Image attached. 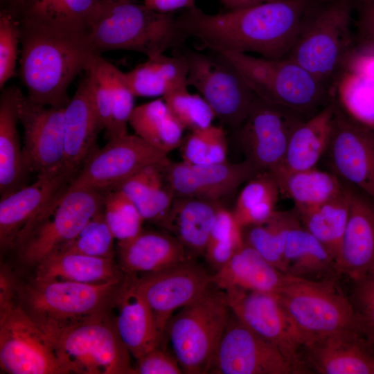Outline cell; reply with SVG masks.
<instances>
[{
    "label": "cell",
    "mask_w": 374,
    "mask_h": 374,
    "mask_svg": "<svg viewBox=\"0 0 374 374\" xmlns=\"http://www.w3.org/2000/svg\"><path fill=\"white\" fill-rule=\"evenodd\" d=\"M316 6L314 0H269L215 15L194 6L177 19L188 38L208 50L281 59L294 47Z\"/></svg>",
    "instance_id": "6da1fadb"
},
{
    "label": "cell",
    "mask_w": 374,
    "mask_h": 374,
    "mask_svg": "<svg viewBox=\"0 0 374 374\" xmlns=\"http://www.w3.org/2000/svg\"><path fill=\"white\" fill-rule=\"evenodd\" d=\"M19 24V76L35 103L65 108L68 88L98 55L87 33H71Z\"/></svg>",
    "instance_id": "7a4b0ae2"
},
{
    "label": "cell",
    "mask_w": 374,
    "mask_h": 374,
    "mask_svg": "<svg viewBox=\"0 0 374 374\" xmlns=\"http://www.w3.org/2000/svg\"><path fill=\"white\" fill-rule=\"evenodd\" d=\"M87 35L98 55L127 50L147 57L179 48L188 39L174 12H158L130 0H100Z\"/></svg>",
    "instance_id": "3957f363"
},
{
    "label": "cell",
    "mask_w": 374,
    "mask_h": 374,
    "mask_svg": "<svg viewBox=\"0 0 374 374\" xmlns=\"http://www.w3.org/2000/svg\"><path fill=\"white\" fill-rule=\"evenodd\" d=\"M38 326L66 374H135L112 312L67 323Z\"/></svg>",
    "instance_id": "277c9868"
},
{
    "label": "cell",
    "mask_w": 374,
    "mask_h": 374,
    "mask_svg": "<svg viewBox=\"0 0 374 374\" xmlns=\"http://www.w3.org/2000/svg\"><path fill=\"white\" fill-rule=\"evenodd\" d=\"M312 12L287 57L299 64L335 96V87L355 44L353 0H332Z\"/></svg>",
    "instance_id": "5b68a950"
},
{
    "label": "cell",
    "mask_w": 374,
    "mask_h": 374,
    "mask_svg": "<svg viewBox=\"0 0 374 374\" xmlns=\"http://www.w3.org/2000/svg\"><path fill=\"white\" fill-rule=\"evenodd\" d=\"M231 314L225 291L212 282L170 317L164 338L184 373H209Z\"/></svg>",
    "instance_id": "8992f818"
},
{
    "label": "cell",
    "mask_w": 374,
    "mask_h": 374,
    "mask_svg": "<svg viewBox=\"0 0 374 374\" xmlns=\"http://www.w3.org/2000/svg\"><path fill=\"white\" fill-rule=\"evenodd\" d=\"M217 53L234 64L258 97L305 119L317 114L335 98L310 72L288 57L269 59L247 53Z\"/></svg>",
    "instance_id": "52a82bcc"
},
{
    "label": "cell",
    "mask_w": 374,
    "mask_h": 374,
    "mask_svg": "<svg viewBox=\"0 0 374 374\" xmlns=\"http://www.w3.org/2000/svg\"><path fill=\"white\" fill-rule=\"evenodd\" d=\"M336 283L337 278L312 280L287 275L276 294L303 347L330 336L361 333L352 303Z\"/></svg>",
    "instance_id": "ba28073f"
},
{
    "label": "cell",
    "mask_w": 374,
    "mask_h": 374,
    "mask_svg": "<svg viewBox=\"0 0 374 374\" xmlns=\"http://www.w3.org/2000/svg\"><path fill=\"white\" fill-rule=\"evenodd\" d=\"M66 187L20 233L15 249L24 264L35 267L60 251L104 208L105 193L89 188L65 191Z\"/></svg>",
    "instance_id": "9c48e42d"
},
{
    "label": "cell",
    "mask_w": 374,
    "mask_h": 374,
    "mask_svg": "<svg viewBox=\"0 0 374 374\" xmlns=\"http://www.w3.org/2000/svg\"><path fill=\"white\" fill-rule=\"evenodd\" d=\"M15 278H0V366L10 374H66L45 333L19 301Z\"/></svg>",
    "instance_id": "30bf717a"
},
{
    "label": "cell",
    "mask_w": 374,
    "mask_h": 374,
    "mask_svg": "<svg viewBox=\"0 0 374 374\" xmlns=\"http://www.w3.org/2000/svg\"><path fill=\"white\" fill-rule=\"evenodd\" d=\"M124 278L98 284L34 278L14 283L19 301L37 325L60 324L112 312Z\"/></svg>",
    "instance_id": "8fae6325"
},
{
    "label": "cell",
    "mask_w": 374,
    "mask_h": 374,
    "mask_svg": "<svg viewBox=\"0 0 374 374\" xmlns=\"http://www.w3.org/2000/svg\"><path fill=\"white\" fill-rule=\"evenodd\" d=\"M187 64V83L195 88L215 118L231 130L244 120L256 94L234 64L224 55L202 53L182 46L174 49Z\"/></svg>",
    "instance_id": "7c38bea8"
},
{
    "label": "cell",
    "mask_w": 374,
    "mask_h": 374,
    "mask_svg": "<svg viewBox=\"0 0 374 374\" xmlns=\"http://www.w3.org/2000/svg\"><path fill=\"white\" fill-rule=\"evenodd\" d=\"M305 120L256 96L244 120L233 132L245 160L258 172L272 173L282 166L292 133Z\"/></svg>",
    "instance_id": "4fadbf2b"
},
{
    "label": "cell",
    "mask_w": 374,
    "mask_h": 374,
    "mask_svg": "<svg viewBox=\"0 0 374 374\" xmlns=\"http://www.w3.org/2000/svg\"><path fill=\"white\" fill-rule=\"evenodd\" d=\"M167 159V154L136 134L114 138L91 152L65 191L89 188L107 193L145 167Z\"/></svg>",
    "instance_id": "5bb4252c"
},
{
    "label": "cell",
    "mask_w": 374,
    "mask_h": 374,
    "mask_svg": "<svg viewBox=\"0 0 374 374\" xmlns=\"http://www.w3.org/2000/svg\"><path fill=\"white\" fill-rule=\"evenodd\" d=\"M224 290L232 313L244 325L276 346L300 374L311 373L301 355L303 339L276 294L238 288Z\"/></svg>",
    "instance_id": "9a60e30c"
},
{
    "label": "cell",
    "mask_w": 374,
    "mask_h": 374,
    "mask_svg": "<svg viewBox=\"0 0 374 374\" xmlns=\"http://www.w3.org/2000/svg\"><path fill=\"white\" fill-rule=\"evenodd\" d=\"M323 157L330 172L374 199V129L350 116L336 99Z\"/></svg>",
    "instance_id": "2e32d148"
},
{
    "label": "cell",
    "mask_w": 374,
    "mask_h": 374,
    "mask_svg": "<svg viewBox=\"0 0 374 374\" xmlns=\"http://www.w3.org/2000/svg\"><path fill=\"white\" fill-rule=\"evenodd\" d=\"M209 373L300 374V372L276 346L253 332L232 313Z\"/></svg>",
    "instance_id": "e0dca14e"
},
{
    "label": "cell",
    "mask_w": 374,
    "mask_h": 374,
    "mask_svg": "<svg viewBox=\"0 0 374 374\" xmlns=\"http://www.w3.org/2000/svg\"><path fill=\"white\" fill-rule=\"evenodd\" d=\"M64 111L21 96L19 118L24 129V160L28 171L37 177L69 172L64 167Z\"/></svg>",
    "instance_id": "ac0fdd59"
},
{
    "label": "cell",
    "mask_w": 374,
    "mask_h": 374,
    "mask_svg": "<svg viewBox=\"0 0 374 374\" xmlns=\"http://www.w3.org/2000/svg\"><path fill=\"white\" fill-rule=\"evenodd\" d=\"M134 278L163 339L166 325L175 311L193 301L213 282V274L193 258L161 271Z\"/></svg>",
    "instance_id": "d6986e66"
},
{
    "label": "cell",
    "mask_w": 374,
    "mask_h": 374,
    "mask_svg": "<svg viewBox=\"0 0 374 374\" xmlns=\"http://www.w3.org/2000/svg\"><path fill=\"white\" fill-rule=\"evenodd\" d=\"M248 161L206 165L183 161L167 164L168 180L175 197L219 202L258 174Z\"/></svg>",
    "instance_id": "ffe728a7"
},
{
    "label": "cell",
    "mask_w": 374,
    "mask_h": 374,
    "mask_svg": "<svg viewBox=\"0 0 374 374\" xmlns=\"http://www.w3.org/2000/svg\"><path fill=\"white\" fill-rule=\"evenodd\" d=\"M343 182L350 211L336 264L338 274L353 280L374 271V199Z\"/></svg>",
    "instance_id": "44dd1931"
},
{
    "label": "cell",
    "mask_w": 374,
    "mask_h": 374,
    "mask_svg": "<svg viewBox=\"0 0 374 374\" xmlns=\"http://www.w3.org/2000/svg\"><path fill=\"white\" fill-rule=\"evenodd\" d=\"M74 178L69 172L39 176L30 186L1 198L0 245L3 251L15 249L22 231L47 204Z\"/></svg>",
    "instance_id": "7402d4cb"
},
{
    "label": "cell",
    "mask_w": 374,
    "mask_h": 374,
    "mask_svg": "<svg viewBox=\"0 0 374 374\" xmlns=\"http://www.w3.org/2000/svg\"><path fill=\"white\" fill-rule=\"evenodd\" d=\"M117 332L131 355L141 357L163 342L153 314L137 289L134 276L125 275L115 299Z\"/></svg>",
    "instance_id": "603a6c76"
},
{
    "label": "cell",
    "mask_w": 374,
    "mask_h": 374,
    "mask_svg": "<svg viewBox=\"0 0 374 374\" xmlns=\"http://www.w3.org/2000/svg\"><path fill=\"white\" fill-rule=\"evenodd\" d=\"M305 362L321 374H374V347L357 332L305 345Z\"/></svg>",
    "instance_id": "cb8c5ba5"
},
{
    "label": "cell",
    "mask_w": 374,
    "mask_h": 374,
    "mask_svg": "<svg viewBox=\"0 0 374 374\" xmlns=\"http://www.w3.org/2000/svg\"><path fill=\"white\" fill-rule=\"evenodd\" d=\"M64 167L75 176L96 148L98 134L103 130L86 75L64 108Z\"/></svg>",
    "instance_id": "d4e9b609"
},
{
    "label": "cell",
    "mask_w": 374,
    "mask_h": 374,
    "mask_svg": "<svg viewBox=\"0 0 374 374\" xmlns=\"http://www.w3.org/2000/svg\"><path fill=\"white\" fill-rule=\"evenodd\" d=\"M118 255L122 271L131 276L155 273L191 258L168 232L143 229L131 239L118 241Z\"/></svg>",
    "instance_id": "484cf974"
},
{
    "label": "cell",
    "mask_w": 374,
    "mask_h": 374,
    "mask_svg": "<svg viewBox=\"0 0 374 374\" xmlns=\"http://www.w3.org/2000/svg\"><path fill=\"white\" fill-rule=\"evenodd\" d=\"M100 0H12L3 6L19 23L85 34Z\"/></svg>",
    "instance_id": "4316f807"
},
{
    "label": "cell",
    "mask_w": 374,
    "mask_h": 374,
    "mask_svg": "<svg viewBox=\"0 0 374 374\" xmlns=\"http://www.w3.org/2000/svg\"><path fill=\"white\" fill-rule=\"evenodd\" d=\"M0 96V195L1 199L26 186L30 172L21 147L17 123L22 92L15 86L3 88Z\"/></svg>",
    "instance_id": "83f0119b"
},
{
    "label": "cell",
    "mask_w": 374,
    "mask_h": 374,
    "mask_svg": "<svg viewBox=\"0 0 374 374\" xmlns=\"http://www.w3.org/2000/svg\"><path fill=\"white\" fill-rule=\"evenodd\" d=\"M221 206L219 202L175 197L158 225L175 236L191 258L204 255Z\"/></svg>",
    "instance_id": "f1b7e54d"
},
{
    "label": "cell",
    "mask_w": 374,
    "mask_h": 374,
    "mask_svg": "<svg viewBox=\"0 0 374 374\" xmlns=\"http://www.w3.org/2000/svg\"><path fill=\"white\" fill-rule=\"evenodd\" d=\"M287 276L244 243L229 262L213 274V282L223 290L238 288L276 294Z\"/></svg>",
    "instance_id": "f546056e"
},
{
    "label": "cell",
    "mask_w": 374,
    "mask_h": 374,
    "mask_svg": "<svg viewBox=\"0 0 374 374\" xmlns=\"http://www.w3.org/2000/svg\"><path fill=\"white\" fill-rule=\"evenodd\" d=\"M34 279L69 280L98 284L125 277L114 257H95L71 252H58L44 258L35 266Z\"/></svg>",
    "instance_id": "4dcf8cb0"
},
{
    "label": "cell",
    "mask_w": 374,
    "mask_h": 374,
    "mask_svg": "<svg viewBox=\"0 0 374 374\" xmlns=\"http://www.w3.org/2000/svg\"><path fill=\"white\" fill-rule=\"evenodd\" d=\"M283 271L292 276L312 280L337 279L339 276L335 259L301 222L288 233Z\"/></svg>",
    "instance_id": "1f68e13d"
},
{
    "label": "cell",
    "mask_w": 374,
    "mask_h": 374,
    "mask_svg": "<svg viewBox=\"0 0 374 374\" xmlns=\"http://www.w3.org/2000/svg\"><path fill=\"white\" fill-rule=\"evenodd\" d=\"M335 107V98L296 127L290 139L282 166L272 173L300 171L316 167L329 143Z\"/></svg>",
    "instance_id": "d6a6232c"
},
{
    "label": "cell",
    "mask_w": 374,
    "mask_h": 374,
    "mask_svg": "<svg viewBox=\"0 0 374 374\" xmlns=\"http://www.w3.org/2000/svg\"><path fill=\"white\" fill-rule=\"evenodd\" d=\"M169 161L167 159L145 167L116 188L133 202L145 220L157 224L175 198L167 174Z\"/></svg>",
    "instance_id": "836d02e7"
},
{
    "label": "cell",
    "mask_w": 374,
    "mask_h": 374,
    "mask_svg": "<svg viewBox=\"0 0 374 374\" xmlns=\"http://www.w3.org/2000/svg\"><path fill=\"white\" fill-rule=\"evenodd\" d=\"M172 56L159 54L125 73L135 96L163 97L187 83L188 68L184 57L175 50Z\"/></svg>",
    "instance_id": "e575fe53"
},
{
    "label": "cell",
    "mask_w": 374,
    "mask_h": 374,
    "mask_svg": "<svg viewBox=\"0 0 374 374\" xmlns=\"http://www.w3.org/2000/svg\"><path fill=\"white\" fill-rule=\"evenodd\" d=\"M271 174L277 181L280 195L293 201L296 213L328 202L339 195L344 190L343 184L337 176L316 167Z\"/></svg>",
    "instance_id": "d590c367"
},
{
    "label": "cell",
    "mask_w": 374,
    "mask_h": 374,
    "mask_svg": "<svg viewBox=\"0 0 374 374\" xmlns=\"http://www.w3.org/2000/svg\"><path fill=\"white\" fill-rule=\"evenodd\" d=\"M129 124L135 134L165 154L179 148L185 128L163 98L134 107Z\"/></svg>",
    "instance_id": "8d00e7d4"
},
{
    "label": "cell",
    "mask_w": 374,
    "mask_h": 374,
    "mask_svg": "<svg viewBox=\"0 0 374 374\" xmlns=\"http://www.w3.org/2000/svg\"><path fill=\"white\" fill-rule=\"evenodd\" d=\"M343 192L320 205L296 213L302 226L317 238L337 261L350 211L349 195Z\"/></svg>",
    "instance_id": "74e56055"
},
{
    "label": "cell",
    "mask_w": 374,
    "mask_h": 374,
    "mask_svg": "<svg viewBox=\"0 0 374 374\" xmlns=\"http://www.w3.org/2000/svg\"><path fill=\"white\" fill-rule=\"evenodd\" d=\"M279 195L278 185L270 172H260L248 180L231 211L240 227L267 220L276 211Z\"/></svg>",
    "instance_id": "f35d334b"
},
{
    "label": "cell",
    "mask_w": 374,
    "mask_h": 374,
    "mask_svg": "<svg viewBox=\"0 0 374 374\" xmlns=\"http://www.w3.org/2000/svg\"><path fill=\"white\" fill-rule=\"evenodd\" d=\"M300 222L294 209L276 211L265 222L242 229L244 243L254 249L265 259L283 271L288 233L291 229Z\"/></svg>",
    "instance_id": "ab89813d"
},
{
    "label": "cell",
    "mask_w": 374,
    "mask_h": 374,
    "mask_svg": "<svg viewBox=\"0 0 374 374\" xmlns=\"http://www.w3.org/2000/svg\"><path fill=\"white\" fill-rule=\"evenodd\" d=\"M335 99L350 116L374 129V78L345 71L336 85Z\"/></svg>",
    "instance_id": "60d3db41"
},
{
    "label": "cell",
    "mask_w": 374,
    "mask_h": 374,
    "mask_svg": "<svg viewBox=\"0 0 374 374\" xmlns=\"http://www.w3.org/2000/svg\"><path fill=\"white\" fill-rule=\"evenodd\" d=\"M242 230L232 211L221 206L217 213L204 256L215 272L243 246Z\"/></svg>",
    "instance_id": "b9f144b4"
},
{
    "label": "cell",
    "mask_w": 374,
    "mask_h": 374,
    "mask_svg": "<svg viewBox=\"0 0 374 374\" xmlns=\"http://www.w3.org/2000/svg\"><path fill=\"white\" fill-rule=\"evenodd\" d=\"M179 148L182 161L190 164H214L227 161L228 143L222 125H211L191 131Z\"/></svg>",
    "instance_id": "7bdbcfd3"
},
{
    "label": "cell",
    "mask_w": 374,
    "mask_h": 374,
    "mask_svg": "<svg viewBox=\"0 0 374 374\" xmlns=\"http://www.w3.org/2000/svg\"><path fill=\"white\" fill-rule=\"evenodd\" d=\"M104 212L107 223L118 241L131 239L143 230L145 220L133 202L118 189L105 193Z\"/></svg>",
    "instance_id": "ee69618b"
},
{
    "label": "cell",
    "mask_w": 374,
    "mask_h": 374,
    "mask_svg": "<svg viewBox=\"0 0 374 374\" xmlns=\"http://www.w3.org/2000/svg\"><path fill=\"white\" fill-rule=\"evenodd\" d=\"M188 87L174 89L162 98L183 127L190 132L207 127L216 118L205 99L198 93H191Z\"/></svg>",
    "instance_id": "f6af8a7d"
},
{
    "label": "cell",
    "mask_w": 374,
    "mask_h": 374,
    "mask_svg": "<svg viewBox=\"0 0 374 374\" xmlns=\"http://www.w3.org/2000/svg\"><path fill=\"white\" fill-rule=\"evenodd\" d=\"M114 239L103 208L87 222L70 243L58 252L77 253L95 257H114Z\"/></svg>",
    "instance_id": "bcb514c9"
},
{
    "label": "cell",
    "mask_w": 374,
    "mask_h": 374,
    "mask_svg": "<svg viewBox=\"0 0 374 374\" xmlns=\"http://www.w3.org/2000/svg\"><path fill=\"white\" fill-rule=\"evenodd\" d=\"M105 70L112 96V121L106 134L108 140L124 136L134 109L133 93L125 75L117 67L105 60Z\"/></svg>",
    "instance_id": "7dc6e473"
},
{
    "label": "cell",
    "mask_w": 374,
    "mask_h": 374,
    "mask_svg": "<svg viewBox=\"0 0 374 374\" xmlns=\"http://www.w3.org/2000/svg\"><path fill=\"white\" fill-rule=\"evenodd\" d=\"M20 43V26L16 17L6 8L0 12V89L15 73Z\"/></svg>",
    "instance_id": "c3c4849f"
},
{
    "label": "cell",
    "mask_w": 374,
    "mask_h": 374,
    "mask_svg": "<svg viewBox=\"0 0 374 374\" xmlns=\"http://www.w3.org/2000/svg\"><path fill=\"white\" fill-rule=\"evenodd\" d=\"M349 297L360 332L374 347V271L353 280Z\"/></svg>",
    "instance_id": "681fc988"
},
{
    "label": "cell",
    "mask_w": 374,
    "mask_h": 374,
    "mask_svg": "<svg viewBox=\"0 0 374 374\" xmlns=\"http://www.w3.org/2000/svg\"><path fill=\"white\" fill-rule=\"evenodd\" d=\"M135 374H182L177 358L161 345L139 358Z\"/></svg>",
    "instance_id": "f907efd6"
},
{
    "label": "cell",
    "mask_w": 374,
    "mask_h": 374,
    "mask_svg": "<svg viewBox=\"0 0 374 374\" xmlns=\"http://www.w3.org/2000/svg\"><path fill=\"white\" fill-rule=\"evenodd\" d=\"M345 71L374 78V43H359L350 55Z\"/></svg>",
    "instance_id": "816d5d0a"
},
{
    "label": "cell",
    "mask_w": 374,
    "mask_h": 374,
    "mask_svg": "<svg viewBox=\"0 0 374 374\" xmlns=\"http://www.w3.org/2000/svg\"><path fill=\"white\" fill-rule=\"evenodd\" d=\"M357 27L359 43H374V3H361Z\"/></svg>",
    "instance_id": "f5cc1de1"
},
{
    "label": "cell",
    "mask_w": 374,
    "mask_h": 374,
    "mask_svg": "<svg viewBox=\"0 0 374 374\" xmlns=\"http://www.w3.org/2000/svg\"><path fill=\"white\" fill-rule=\"evenodd\" d=\"M227 10H235L252 6L269 0H218Z\"/></svg>",
    "instance_id": "db71d44e"
},
{
    "label": "cell",
    "mask_w": 374,
    "mask_h": 374,
    "mask_svg": "<svg viewBox=\"0 0 374 374\" xmlns=\"http://www.w3.org/2000/svg\"><path fill=\"white\" fill-rule=\"evenodd\" d=\"M360 1H361V3H363V4H369V3H374V0H360Z\"/></svg>",
    "instance_id": "11a10c76"
},
{
    "label": "cell",
    "mask_w": 374,
    "mask_h": 374,
    "mask_svg": "<svg viewBox=\"0 0 374 374\" xmlns=\"http://www.w3.org/2000/svg\"><path fill=\"white\" fill-rule=\"evenodd\" d=\"M12 0H1V4H3V6H5L6 4H8L9 2H10Z\"/></svg>",
    "instance_id": "9f6ffc18"
},
{
    "label": "cell",
    "mask_w": 374,
    "mask_h": 374,
    "mask_svg": "<svg viewBox=\"0 0 374 374\" xmlns=\"http://www.w3.org/2000/svg\"><path fill=\"white\" fill-rule=\"evenodd\" d=\"M321 1H322L323 2H326V1H332V0H321Z\"/></svg>",
    "instance_id": "6f0895ef"
},
{
    "label": "cell",
    "mask_w": 374,
    "mask_h": 374,
    "mask_svg": "<svg viewBox=\"0 0 374 374\" xmlns=\"http://www.w3.org/2000/svg\"><path fill=\"white\" fill-rule=\"evenodd\" d=\"M130 1H133V0H130Z\"/></svg>",
    "instance_id": "680465c9"
}]
</instances>
